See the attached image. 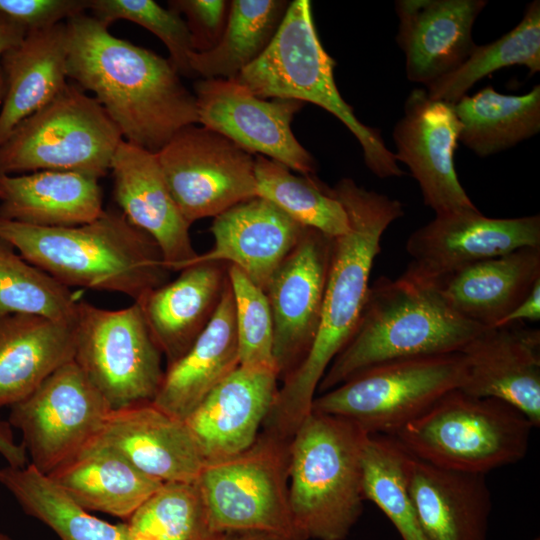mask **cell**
Segmentation results:
<instances>
[{"mask_svg":"<svg viewBox=\"0 0 540 540\" xmlns=\"http://www.w3.org/2000/svg\"><path fill=\"white\" fill-rule=\"evenodd\" d=\"M0 540H13V539L6 534L0 533Z\"/></svg>","mask_w":540,"mask_h":540,"instance_id":"49","label":"cell"},{"mask_svg":"<svg viewBox=\"0 0 540 540\" xmlns=\"http://www.w3.org/2000/svg\"><path fill=\"white\" fill-rule=\"evenodd\" d=\"M228 278L234 300L240 366L276 370L273 318L266 293L235 265H228Z\"/></svg>","mask_w":540,"mask_h":540,"instance_id":"41","label":"cell"},{"mask_svg":"<svg viewBox=\"0 0 540 540\" xmlns=\"http://www.w3.org/2000/svg\"><path fill=\"white\" fill-rule=\"evenodd\" d=\"M171 10L184 15L195 52L214 48L225 29L230 1L227 0H172Z\"/></svg>","mask_w":540,"mask_h":540,"instance_id":"42","label":"cell"},{"mask_svg":"<svg viewBox=\"0 0 540 540\" xmlns=\"http://www.w3.org/2000/svg\"><path fill=\"white\" fill-rule=\"evenodd\" d=\"M89 10L97 20L110 26L117 20L136 23L158 37L169 52L168 60L180 76L195 77L190 57L192 38L184 18L153 0H90Z\"/></svg>","mask_w":540,"mask_h":540,"instance_id":"40","label":"cell"},{"mask_svg":"<svg viewBox=\"0 0 540 540\" xmlns=\"http://www.w3.org/2000/svg\"><path fill=\"white\" fill-rule=\"evenodd\" d=\"M534 540H540L539 537L535 538Z\"/></svg>","mask_w":540,"mask_h":540,"instance_id":"50","label":"cell"},{"mask_svg":"<svg viewBox=\"0 0 540 540\" xmlns=\"http://www.w3.org/2000/svg\"><path fill=\"white\" fill-rule=\"evenodd\" d=\"M407 455L394 437L368 434L361 451L363 497L386 515L402 540H427L407 483Z\"/></svg>","mask_w":540,"mask_h":540,"instance_id":"37","label":"cell"},{"mask_svg":"<svg viewBox=\"0 0 540 540\" xmlns=\"http://www.w3.org/2000/svg\"><path fill=\"white\" fill-rule=\"evenodd\" d=\"M98 436L162 483H194L206 463L185 421L151 402L111 409Z\"/></svg>","mask_w":540,"mask_h":540,"instance_id":"21","label":"cell"},{"mask_svg":"<svg viewBox=\"0 0 540 540\" xmlns=\"http://www.w3.org/2000/svg\"><path fill=\"white\" fill-rule=\"evenodd\" d=\"M367 435L352 421L311 411L292 436L289 506L301 540H344L358 521Z\"/></svg>","mask_w":540,"mask_h":540,"instance_id":"5","label":"cell"},{"mask_svg":"<svg viewBox=\"0 0 540 540\" xmlns=\"http://www.w3.org/2000/svg\"><path fill=\"white\" fill-rule=\"evenodd\" d=\"M73 323L24 313L0 317V408L24 399L73 361Z\"/></svg>","mask_w":540,"mask_h":540,"instance_id":"30","label":"cell"},{"mask_svg":"<svg viewBox=\"0 0 540 540\" xmlns=\"http://www.w3.org/2000/svg\"><path fill=\"white\" fill-rule=\"evenodd\" d=\"M0 483L26 514L46 524L61 540H134L126 523L112 524L91 515L31 464L1 468Z\"/></svg>","mask_w":540,"mask_h":540,"instance_id":"34","label":"cell"},{"mask_svg":"<svg viewBox=\"0 0 540 540\" xmlns=\"http://www.w3.org/2000/svg\"><path fill=\"white\" fill-rule=\"evenodd\" d=\"M66 26L68 79L94 94L124 140L156 154L198 124L195 96L168 59L114 36L86 12Z\"/></svg>","mask_w":540,"mask_h":540,"instance_id":"2","label":"cell"},{"mask_svg":"<svg viewBox=\"0 0 540 540\" xmlns=\"http://www.w3.org/2000/svg\"><path fill=\"white\" fill-rule=\"evenodd\" d=\"M156 156L190 225L258 196L255 155L200 124L178 131Z\"/></svg>","mask_w":540,"mask_h":540,"instance_id":"12","label":"cell"},{"mask_svg":"<svg viewBox=\"0 0 540 540\" xmlns=\"http://www.w3.org/2000/svg\"><path fill=\"white\" fill-rule=\"evenodd\" d=\"M485 328L453 311L429 286L403 274L369 286L356 330L317 393L383 362L460 352Z\"/></svg>","mask_w":540,"mask_h":540,"instance_id":"4","label":"cell"},{"mask_svg":"<svg viewBox=\"0 0 540 540\" xmlns=\"http://www.w3.org/2000/svg\"><path fill=\"white\" fill-rule=\"evenodd\" d=\"M467 394L501 400L540 425V331L525 323L485 328L461 351Z\"/></svg>","mask_w":540,"mask_h":540,"instance_id":"18","label":"cell"},{"mask_svg":"<svg viewBox=\"0 0 540 540\" xmlns=\"http://www.w3.org/2000/svg\"><path fill=\"white\" fill-rule=\"evenodd\" d=\"M98 180L52 170L0 175V217L39 227L89 223L104 211Z\"/></svg>","mask_w":540,"mask_h":540,"instance_id":"31","label":"cell"},{"mask_svg":"<svg viewBox=\"0 0 540 540\" xmlns=\"http://www.w3.org/2000/svg\"><path fill=\"white\" fill-rule=\"evenodd\" d=\"M278 381L273 368L239 365L184 420L206 462L238 454L255 442Z\"/></svg>","mask_w":540,"mask_h":540,"instance_id":"20","label":"cell"},{"mask_svg":"<svg viewBox=\"0 0 540 540\" xmlns=\"http://www.w3.org/2000/svg\"><path fill=\"white\" fill-rule=\"evenodd\" d=\"M5 93V80L3 74L0 75V103L3 100Z\"/></svg>","mask_w":540,"mask_h":540,"instance_id":"48","label":"cell"},{"mask_svg":"<svg viewBox=\"0 0 540 540\" xmlns=\"http://www.w3.org/2000/svg\"><path fill=\"white\" fill-rule=\"evenodd\" d=\"M413 280L432 288L463 318L484 328L494 327L540 280V247L521 248L432 278Z\"/></svg>","mask_w":540,"mask_h":540,"instance_id":"24","label":"cell"},{"mask_svg":"<svg viewBox=\"0 0 540 540\" xmlns=\"http://www.w3.org/2000/svg\"><path fill=\"white\" fill-rule=\"evenodd\" d=\"M216 540H288L280 535L273 533L254 531V530H240V531H227L220 533Z\"/></svg>","mask_w":540,"mask_h":540,"instance_id":"47","label":"cell"},{"mask_svg":"<svg viewBox=\"0 0 540 540\" xmlns=\"http://www.w3.org/2000/svg\"><path fill=\"white\" fill-rule=\"evenodd\" d=\"M305 228L277 206L257 196L214 217L210 226L213 247L198 254L190 264L235 265L265 292Z\"/></svg>","mask_w":540,"mask_h":540,"instance_id":"23","label":"cell"},{"mask_svg":"<svg viewBox=\"0 0 540 540\" xmlns=\"http://www.w3.org/2000/svg\"><path fill=\"white\" fill-rule=\"evenodd\" d=\"M289 443L263 431L246 450L205 463L196 484L216 533L254 530L301 540L289 506Z\"/></svg>","mask_w":540,"mask_h":540,"instance_id":"10","label":"cell"},{"mask_svg":"<svg viewBox=\"0 0 540 540\" xmlns=\"http://www.w3.org/2000/svg\"><path fill=\"white\" fill-rule=\"evenodd\" d=\"M47 476L86 510L125 520L163 484L98 435Z\"/></svg>","mask_w":540,"mask_h":540,"instance_id":"27","label":"cell"},{"mask_svg":"<svg viewBox=\"0 0 540 540\" xmlns=\"http://www.w3.org/2000/svg\"><path fill=\"white\" fill-rule=\"evenodd\" d=\"M466 378L461 352L402 358L370 367L316 395L311 411L357 424L370 435H394Z\"/></svg>","mask_w":540,"mask_h":540,"instance_id":"9","label":"cell"},{"mask_svg":"<svg viewBox=\"0 0 540 540\" xmlns=\"http://www.w3.org/2000/svg\"><path fill=\"white\" fill-rule=\"evenodd\" d=\"M335 60L323 48L309 0L290 2L264 53L235 79L264 99L310 102L337 117L356 137L370 171L380 178L402 176L380 132L364 125L342 98L334 79Z\"/></svg>","mask_w":540,"mask_h":540,"instance_id":"6","label":"cell"},{"mask_svg":"<svg viewBox=\"0 0 540 540\" xmlns=\"http://www.w3.org/2000/svg\"><path fill=\"white\" fill-rule=\"evenodd\" d=\"M533 428L519 410L501 400L454 389L392 437L421 460L485 475L521 461Z\"/></svg>","mask_w":540,"mask_h":540,"instance_id":"7","label":"cell"},{"mask_svg":"<svg viewBox=\"0 0 540 540\" xmlns=\"http://www.w3.org/2000/svg\"><path fill=\"white\" fill-rule=\"evenodd\" d=\"M114 199L122 214L158 245L168 270L181 271L198 255L167 186L156 154L122 140L112 158Z\"/></svg>","mask_w":540,"mask_h":540,"instance_id":"19","label":"cell"},{"mask_svg":"<svg viewBox=\"0 0 540 540\" xmlns=\"http://www.w3.org/2000/svg\"><path fill=\"white\" fill-rule=\"evenodd\" d=\"M484 0H398L397 43L406 57V75L429 85L458 68L475 43L473 24Z\"/></svg>","mask_w":540,"mask_h":540,"instance_id":"22","label":"cell"},{"mask_svg":"<svg viewBox=\"0 0 540 540\" xmlns=\"http://www.w3.org/2000/svg\"><path fill=\"white\" fill-rule=\"evenodd\" d=\"M406 478L427 540L487 539L492 501L485 475L440 467L408 453Z\"/></svg>","mask_w":540,"mask_h":540,"instance_id":"25","label":"cell"},{"mask_svg":"<svg viewBox=\"0 0 540 540\" xmlns=\"http://www.w3.org/2000/svg\"><path fill=\"white\" fill-rule=\"evenodd\" d=\"M224 262L193 263L136 301L167 366L182 357L212 319L228 283Z\"/></svg>","mask_w":540,"mask_h":540,"instance_id":"26","label":"cell"},{"mask_svg":"<svg viewBox=\"0 0 540 540\" xmlns=\"http://www.w3.org/2000/svg\"><path fill=\"white\" fill-rule=\"evenodd\" d=\"M461 124L459 141L479 157L515 146L540 130V85L523 95L486 86L453 104Z\"/></svg>","mask_w":540,"mask_h":540,"instance_id":"32","label":"cell"},{"mask_svg":"<svg viewBox=\"0 0 540 540\" xmlns=\"http://www.w3.org/2000/svg\"><path fill=\"white\" fill-rule=\"evenodd\" d=\"M525 247H540V216L490 218L477 208L436 215L406 242L413 258L403 273L428 279Z\"/></svg>","mask_w":540,"mask_h":540,"instance_id":"16","label":"cell"},{"mask_svg":"<svg viewBox=\"0 0 540 540\" xmlns=\"http://www.w3.org/2000/svg\"><path fill=\"white\" fill-rule=\"evenodd\" d=\"M17 252L0 236V317L24 313L73 323L79 300L70 288Z\"/></svg>","mask_w":540,"mask_h":540,"instance_id":"39","label":"cell"},{"mask_svg":"<svg viewBox=\"0 0 540 540\" xmlns=\"http://www.w3.org/2000/svg\"><path fill=\"white\" fill-rule=\"evenodd\" d=\"M540 319V280H538L529 294L496 326L509 324L535 322ZM495 327V326H494Z\"/></svg>","mask_w":540,"mask_h":540,"instance_id":"44","label":"cell"},{"mask_svg":"<svg viewBox=\"0 0 540 540\" xmlns=\"http://www.w3.org/2000/svg\"><path fill=\"white\" fill-rule=\"evenodd\" d=\"M0 454L9 463L8 466L23 468L26 463V450L15 443L10 424L0 420Z\"/></svg>","mask_w":540,"mask_h":540,"instance_id":"45","label":"cell"},{"mask_svg":"<svg viewBox=\"0 0 540 540\" xmlns=\"http://www.w3.org/2000/svg\"><path fill=\"white\" fill-rule=\"evenodd\" d=\"M123 136L98 101L69 84L23 119L0 145V175L71 171L97 179L110 171Z\"/></svg>","mask_w":540,"mask_h":540,"instance_id":"8","label":"cell"},{"mask_svg":"<svg viewBox=\"0 0 540 540\" xmlns=\"http://www.w3.org/2000/svg\"><path fill=\"white\" fill-rule=\"evenodd\" d=\"M198 124L209 128L253 155H262L305 176L317 163L291 129L304 102L254 95L235 80L199 79L194 84Z\"/></svg>","mask_w":540,"mask_h":540,"instance_id":"14","label":"cell"},{"mask_svg":"<svg viewBox=\"0 0 540 540\" xmlns=\"http://www.w3.org/2000/svg\"><path fill=\"white\" fill-rule=\"evenodd\" d=\"M26 34V30L0 13V75L2 74L1 59L4 53L17 45Z\"/></svg>","mask_w":540,"mask_h":540,"instance_id":"46","label":"cell"},{"mask_svg":"<svg viewBox=\"0 0 540 540\" xmlns=\"http://www.w3.org/2000/svg\"><path fill=\"white\" fill-rule=\"evenodd\" d=\"M239 365L234 300L228 278L212 319L188 351L167 366L151 403L185 420Z\"/></svg>","mask_w":540,"mask_h":540,"instance_id":"28","label":"cell"},{"mask_svg":"<svg viewBox=\"0 0 540 540\" xmlns=\"http://www.w3.org/2000/svg\"><path fill=\"white\" fill-rule=\"evenodd\" d=\"M290 2L285 0H232L218 44L190 57L195 77L235 79L257 60L276 34Z\"/></svg>","mask_w":540,"mask_h":540,"instance_id":"33","label":"cell"},{"mask_svg":"<svg viewBox=\"0 0 540 540\" xmlns=\"http://www.w3.org/2000/svg\"><path fill=\"white\" fill-rule=\"evenodd\" d=\"M134 540H216L196 482H167L125 522Z\"/></svg>","mask_w":540,"mask_h":540,"instance_id":"38","label":"cell"},{"mask_svg":"<svg viewBox=\"0 0 540 540\" xmlns=\"http://www.w3.org/2000/svg\"><path fill=\"white\" fill-rule=\"evenodd\" d=\"M0 236L66 287L117 292L134 302L169 281L156 242L121 211L70 227H39L0 217Z\"/></svg>","mask_w":540,"mask_h":540,"instance_id":"3","label":"cell"},{"mask_svg":"<svg viewBox=\"0 0 540 540\" xmlns=\"http://www.w3.org/2000/svg\"><path fill=\"white\" fill-rule=\"evenodd\" d=\"M332 244V237L306 227L265 290L273 318L274 362L281 381L300 366L316 338Z\"/></svg>","mask_w":540,"mask_h":540,"instance_id":"15","label":"cell"},{"mask_svg":"<svg viewBox=\"0 0 540 540\" xmlns=\"http://www.w3.org/2000/svg\"><path fill=\"white\" fill-rule=\"evenodd\" d=\"M254 174L262 197L304 227L335 238L349 230L346 211L332 188L319 179L297 176L283 164L255 155Z\"/></svg>","mask_w":540,"mask_h":540,"instance_id":"35","label":"cell"},{"mask_svg":"<svg viewBox=\"0 0 540 540\" xmlns=\"http://www.w3.org/2000/svg\"><path fill=\"white\" fill-rule=\"evenodd\" d=\"M73 325V361L111 409L152 402L165 371L137 303L109 310L79 300Z\"/></svg>","mask_w":540,"mask_h":540,"instance_id":"11","label":"cell"},{"mask_svg":"<svg viewBox=\"0 0 540 540\" xmlns=\"http://www.w3.org/2000/svg\"><path fill=\"white\" fill-rule=\"evenodd\" d=\"M460 131L453 104L431 99L420 88L407 97L404 116L393 130L396 161L409 167L424 204L436 215L476 208L454 167Z\"/></svg>","mask_w":540,"mask_h":540,"instance_id":"17","label":"cell"},{"mask_svg":"<svg viewBox=\"0 0 540 540\" xmlns=\"http://www.w3.org/2000/svg\"><path fill=\"white\" fill-rule=\"evenodd\" d=\"M512 65H524L532 75L540 70V2L533 1L511 31L486 45H475L467 59L451 73L427 87L431 99L456 103L480 79Z\"/></svg>","mask_w":540,"mask_h":540,"instance_id":"36","label":"cell"},{"mask_svg":"<svg viewBox=\"0 0 540 540\" xmlns=\"http://www.w3.org/2000/svg\"><path fill=\"white\" fill-rule=\"evenodd\" d=\"M89 5L90 0H0V13L27 32L65 22Z\"/></svg>","mask_w":540,"mask_h":540,"instance_id":"43","label":"cell"},{"mask_svg":"<svg viewBox=\"0 0 540 540\" xmlns=\"http://www.w3.org/2000/svg\"><path fill=\"white\" fill-rule=\"evenodd\" d=\"M66 21L27 31L1 59L5 93L0 110V145L26 117L68 85Z\"/></svg>","mask_w":540,"mask_h":540,"instance_id":"29","label":"cell"},{"mask_svg":"<svg viewBox=\"0 0 540 540\" xmlns=\"http://www.w3.org/2000/svg\"><path fill=\"white\" fill-rule=\"evenodd\" d=\"M344 207L349 230L333 238L320 324L300 366L282 381L263 423L264 431L290 440L311 413L318 385L358 325L380 241L404 214L401 202L343 178L332 188Z\"/></svg>","mask_w":540,"mask_h":540,"instance_id":"1","label":"cell"},{"mask_svg":"<svg viewBox=\"0 0 540 540\" xmlns=\"http://www.w3.org/2000/svg\"><path fill=\"white\" fill-rule=\"evenodd\" d=\"M111 410L74 361L10 406L9 424L22 432L31 465L47 475L98 435Z\"/></svg>","mask_w":540,"mask_h":540,"instance_id":"13","label":"cell"}]
</instances>
